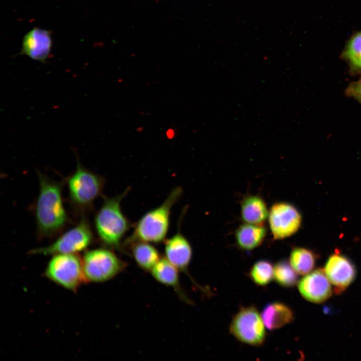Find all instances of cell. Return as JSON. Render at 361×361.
<instances>
[{"label":"cell","instance_id":"1","mask_svg":"<svg viewBox=\"0 0 361 361\" xmlns=\"http://www.w3.org/2000/svg\"><path fill=\"white\" fill-rule=\"evenodd\" d=\"M39 190L35 207L38 237L51 238L59 234L68 222L62 197V185L38 172Z\"/></svg>","mask_w":361,"mask_h":361},{"label":"cell","instance_id":"2","mask_svg":"<svg viewBox=\"0 0 361 361\" xmlns=\"http://www.w3.org/2000/svg\"><path fill=\"white\" fill-rule=\"evenodd\" d=\"M129 190L128 188L115 197H104L103 204L95 216L97 235L101 243L107 247L120 249L124 237L131 227L130 222L121 207L122 201Z\"/></svg>","mask_w":361,"mask_h":361},{"label":"cell","instance_id":"3","mask_svg":"<svg viewBox=\"0 0 361 361\" xmlns=\"http://www.w3.org/2000/svg\"><path fill=\"white\" fill-rule=\"evenodd\" d=\"M183 193L180 187L174 188L158 207L143 215L134 225L132 234L123 243L127 245L135 241L159 243L167 236L171 209Z\"/></svg>","mask_w":361,"mask_h":361},{"label":"cell","instance_id":"4","mask_svg":"<svg viewBox=\"0 0 361 361\" xmlns=\"http://www.w3.org/2000/svg\"><path fill=\"white\" fill-rule=\"evenodd\" d=\"M105 185L102 176L78 162L76 169L67 179L70 202L79 212L90 210L102 194Z\"/></svg>","mask_w":361,"mask_h":361},{"label":"cell","instance_id":"5","mask_svg":"<svg viewBox=\"0 0 361 361\" xmlns=\"http://www.w3.org/2000/svg\"><path fill=\"white\" fill-rule=\"evenodd\" d=\"M82 262L85 280L95 282L112 278L124 267V263L113 252L104 248L87 251Z\"/></svg>","mask_w":361,"mask_h":361},{"label":"cell","instance_id":"6","mask_svg":"<svg viewBox=\"0 0 361 361\" xmlns=\"http://www.w3.org/2000/svg\"><path fill=\"white\" fill-rule=\"evenodd\" d=\"M94 236L88 221L84 218L74 227L61 234L48 246L31 250V254L44 255L76 254L87 249L93 242Z\"/></svg>","mask_w":361,"mask_h":361},{"label":"cell","instance_id":"7","mask_svg":"<svg viewBox=\"0 0 361 361\" xmlns=\"http://www.w3.org/2000/svg\"><path fill=\"white\" fill-rule=\"evenodd\" d=\"M45 275L56 284L73 291L85 280L82 260L76 254L54 255L48 263Z\"/></svg>","mask_w":361,"mask_h":361},{"label":"cell","instance_id":"8","mask_svg":"<svg viewBox=\"0 0 361 361\" xmlns=\"http://www.w3.org/2000/svg\"><path fill=\"white\" fill-rule=\"evenodd\" d=\"M265 326L261 314L256 307L250 306L241 308L234 316L230 332L242 342L259 346L265 340Z\"/></svg>","mask_w":361,"mask_h":361},{"label":"cell","instance_id":"9","mask_svg":"<svg viewBox=\"0 0 361 361\" xmlns=\"http://www.w3.org/2000/svg\"><path fill=\"white\" fill-rule=\"evenodd\" d=\"M268 219L274 240L290 237L298 230L301 223V217L296 208L283 202L276 203L271 206Z\"/></svg>","mask_w":361,"mask_h":361},{"label":"cell","instance_id":"10","mask_svg":"<svg viewBox=\"0 0 361 361\" xmlns=\"http://www.w3.org/2000/svg\"><path fill=\"white\" fill-rule=\"evenodd\" d=\"M52 47L51 32L46 29L34 28L24 36L20 54L34 60L45 63L51 54Z\"/></svg>","mask_w":361,"mask_h":361},{"label":"cell","instance_id":"11","mask_svg":"<svg viewBox=\"0 0 361 361\" xmlns=\"http://www.w3.org/2000/svg\"><path fill=\"white\" fill-rule=\"evenodd\" d=\"M301 295L307 300L321 303L331 295L330 281L324 271L319 269L306 274L298 283Z\"/></svg>","mask_w":361,"mask_h":361},{"label":"cell","instance_id":"12","mask_svg":"<svg viewBox=\"0 0 361 361\" xmlns=\"http://www.w3.org/2000/svg\"><path fill=\"white\" fill-rule=\"evenodd\" d=\"M324 272L336 292H340L353 281L356 274L352 263L345 257L333 254L327 261Z\"/></svg>","mask_w":361,"mask_h":361},{"label":"cell","instance_id":"13","mask_svg":"<svg viewBox=\"0 0 361 361\" xmlns=\"http://www.w3.org/2000/svg\"><path fill=\"white\" fill-rule=\"evenodd\" d=\"M165 258L178 270L187 272L192 258V246L188 239L177 232L165 242Z\"/></svg>","mask_w":361,"mask_h":361},{"label":"cell","instance_id":"14","mask_svg":"<svg viewBox=\"0 0 361 361\" xmlns=\"http://www.w3.org/2000/svg\"><path fill=\"white\" fill-rule=\"evenodd\" d=\"M269 210L265 201L257 195L248 196L241 203V216L245 223L263 225Z\"/></svg>","mask_w":361,"mask_h":361},{"label":"cell","instance_id":"15","mask_svg":"<svg viewBox=\"0 0 361 361\" xmlns=\"http://www.w3.org/2000/svg\"><path fill=\"white\" fill-rule=\"evenodd\" d=\"M261 316L265 327L273 330L291 322L294 318L292 310L281 302H274L266 305Z\"/></svg>","mask_w":361,"mask_h":361},{"label":"cell","instance_id":"16","mask_svg":"<svg viewBox=\"0 0 361 361\" xmlns=\"http://www.w3.org/2000/svg\"><path fill=\"white\" fill-rule=\"evenodd\" d=\"M267 235L264 225L244 223L236 230L235 238L238 246L242 249L252 250L260 246Z\"/></svg>","mask_w":361,"mask_h":361},{"label":"cell","instance_id":"17","mask_svg":"<svg viewBox=\"0 0 361 361\" xmlns=\"http://www.w3.org/2000/svg\"><path fill=\"white\" fill-rule=\"evenodd\" d=\"M126 246H130L134 260L144 270L151 271L160 260L158 251L150 243L135 241Z\"/></svg>","mask_w":361,"mask_h":361},{"label":"cell","instance_id":"18","mask_svg":"<svg viewBox=\"0 0 361 361\" xmlns=\"http://www.w3.org/2000/svg\"><path fill=\"white\" fill-rule=\"evenodd\" d=\"M150 271L156 281L173 288L186 300L187 297L184 296L180 286L178 270L165 258L160 259Z\"/></svg>","mask_w":361,"mask_h":361},{"label":"cell","instance_id":"19","mask_svg":"<svg viewBox=\"0 0 361 361\" xmlns=\"http://www.w3.org/2000/svg\"><path fill=\"white\" fill-rule=\"evenodd\" d=\"M341 57L347 64L351 75L361 74V31L350 38Z\"/></svg>","mask_w":361,"mask_h":361},{"label":"cell","instance_id":"20","mask_svg":"<svg viewBox=\"0 0 361 361\" xmlns=\"http://www.w3.org/2000/svg\"><path fill=\"white\" fill-rule=\"evenodd\" d=\"M315 256L310 250L301 247L292 249L289 263L298 274L306 275L311 272L315 264Z\"/></svg>","mask_w":361,"mask_h":361},{"label":"cell","instance_id":"21","mask_svg":"<svg viewBox=\"0 0 361 361\" xmlns=\"http://www.w3.org/2000/svg\"><path fill=\"white\" fill-rule=\"evenodd\" d=\"M274 278L278 284L286 287L294 286L298 281L297 272L289 262L284 260L274 266Z\"/></svg>","mask_w":361,"mask_h":361},{"label":"cell","instance_id":"22","mask_svg":"<svg viewBox=\"0 0 361 361\" xmlns=\"http://www.w3.org/2000/svg\"><path fill=\"white\" fill-rule=\"evenodd\" d=\"M249 275L252 280L256 284L266 285L274 278V267L268 261L260 260L253 265Z\"/></svg>","mask_w":361,"mask_h":361},{"label":"cell","instance_id":"23","mask_svg":"<svg viewBox=\"0 0 361 361\" xmlns=\"http://www.w3.org/2000/svg\"><path fill=\"white\" fill-rule=\"evenodd\" d=\"M345 94L361 104V79L350 83L345 90Z\"/></svg>","mask_w":361,"mask_h":361}]
</instances>
